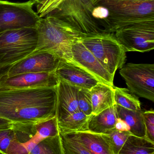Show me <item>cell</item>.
I'll list each match as a JSON object with an SVG mask.
<instances>
[{"label":"cell","instance_id":"cell-24","mask_svg":"<svg viewBox=\"0 0 154 154\" xmlns=\"http://www.w3.org/2000/svg\"><path fill=\"white\" fill-rule=\"evenodd\" d=\"M19 142L13 126L0 130L1 154H9Z\"/></svg>","mask_w":154,"mask_h":154},{"label":"cell","instance_id":"cell-30","mask_svg":"<svg viewBox=\"0 0 154 154\" xmlns=\"http://www.w3.org/2000/svg\"><path fill=\"white\" fill-rule=\"evenodd\" d=\"M110 12L109 10L106 7L102 5H96L92 11V16L93 19L98 23L104 30V23L108 18Z\"/></svg>","mask_w":154,"mask_h":154},{"label":"cell","instance_id":"cell-9","mask_svg":"<svg viewBox=\"0 0 154 154\" xmlns=\"http://www.w3.org/2000/svg\"><path fill=\"white\" fill-rule=\"evenodd\" d=\"M109 16L134 20L154 17V0H100Z\"/></svg>","mask_w":154,"mask_h":154},{"label":"cell","instance_id":"cell-33","mask_svg":"<svg viewBox=\"0 0 154 154\" xmlns=\"http://www.w3.org/2000/svg\"><path fill=\"white\" fill-rule=\"evenodd\" d=\"M11 66H0V78L7 73Z\"/></svg>","mask_w":154,"mask_h":154},{"label":"cell","instance_id":"cell-19","mask_svg":"<svg viewBox=\"0 0 154 154\" xmlns=\"http://www.w3.org/2000/svg\"><path fill=\"white\" fill-rule=\"evenodd\" d=\"M90 116L79 111L58 121L60 134H69L88 131V121Z\"/></svg>","mask_w":154,"mask_h":154},{"label":"cell","instance_id":"cell-12","mask_svg":"<svg viewBox=\"0 0 154 154\" xmlns=\"http://www.w3.org/2000/svg\"><path fill=\"white\" fill-rule=\"evenodd\" d=\"M70 61L80 66L99 82L114 86V77L101 65L80 40L72 45Z\"/></svg>","mask_w":154,"mask_h":154},{"label":"cell","instance_id":"cell-18","mask_svg":"<svg viewBox=\"0 0 154 154\" xmlns=\"http://www.w3.org/2000/svg\"><path fill=\"white\" fill-rule=\"evenodd\" d=\"M118 117L124 120L130 128L132 134L146 137V130L142 110H129L115 105Z\"/></svg>","mask_w":154,"mask_h":154},{"label":"cell","instance_id":"cell-4","mask_svg":"<svg viewBox=\"0 0 154 154\" xmlns=\"http://www.w3.org/2000/svg\"><path fill=\"white\" fill-rule=\"evenodd\" d=\"M80 41L113 76L117 70L125 65L126 52L114 33L86 35Z\"/></svg>","mask_w":154,"mask_h":154},{"label":"cell","instance_id":"cell-29","mask_svg":"<svg viewBox=\"0 0 154 154\" xmlns=\"http://www.w3.org/2000/svg\"><path fill=\"white\" fill-rule=\"evenodd\" d=\"M37 8V13L40 18L49 15L52 11L58 0H32Z\"/></svg>","mask_w":154,"mask_h":154},{"label":"cell","instance_id":"cell-17","mask_svg":"<svg viewBox=\"0 0 154 154\" xmlns=\"http://www.w3.org/2000/svg\"><path fill=\"white\" fill-rule=\"evenodd\" d=\"M114 87L99 82L90 90L92 114L97 115L115 105Z\"/></svg>","mask_w":154,"mask_h":154},{"label":"cell","instance_id":"cell-23","mask_svg":"<svg viewBox=\"0 0 154 154\" xmlns=\"http://www.w3.org/2000/svg\"><path fill=\"white\" fill-rule=\"evenodd\" d=\"M115 105L129 110H141V102L138 97L128 89L114 87Z\"/></svg>","mask_w":154,"mask_h":154},{"label":"cell","instance_id":"cell-3","mask_svg":"<svg viewBox=\"0 0 154 154\" xmlns=\"http://www.w3.org/2000/svg\"><path fill=\"white\" fill-rule=\"evenodd\" d=\"M38 33L35 28H24L0 32V66H12L36 49Z\"/></svg>","mask_w":154,"mask_h":154},{"label":"cell","instance_id":"cell-34","mask_svg":"<svg viewBox=\"0 0 154 154\" xmlns=\"http://www.w3.org/2000/svg\"><path fill=\"white\" fill-rule=\"evenodd\" d=\"M0 154H1V153H0Z\"/></svg>","mask_w":154,"mask_h":154},{"label":"cell","instance_id":"cell-31","mask_svg":"<svg viewBox=\"0 0 154 154\" xmlns=\"http://www.w3.org/2000/svg\"><path fill=\"white\" fill-rule=\"evenodd\" d=\"M115 128L116 130L121 132H130V128L129 126L124 120L119 118L117 119Z\"/></svg>","mask_w":154,"mask_h":154},{"label":"cell","instance_id":"cell-8","mask_svg":"<svg viewBox=\"0 0 154 154\" xmlns=\"http://www.w3.org/2000/svg\"><path fill=\"white\" fill-rule=\"evenodd\" d=\"M119 72L131 92L154 102L153 64L127 63Z\"/></svg>","mask_w":154,"mask_h":154},{"label":"cell","instance_id":"cell-1","mask_svg":"<svg viewBox=\"0 0 154 154\" xmlns=\"http://www.w3.org/2000/svg\"><path fill=\"white\" fill-rule=\"evenodd\" d=\"M57 89L0 90V117L13 124H34L56 116Z\"/></svg>","mask_w":154,"mask_h":154},{"label":"cell","instance_id":"cell-15","mask_svg":"<svg viewBox=\"0 0 154 154\" xmlns=\"http://www.w3.org/2000/svg\"><path fill=\"white\" fill-rule=\"evenodd\" d=\"M67 135L78 142L91 154H115L107 134L87 131Z\"/></svg>","mask_w":154,"mask_h":154},{"label":"cell","instance_id":"cell-22","mask_svg":"<svg viewBox=\"0 0 154 154\" xmlns=\"http://www.w3.org/2000/svg\"><path fill=\"white\" fill-rule=\"evenodd\" d=\"M28 154H65L60 134L42 140L30 149Z\"/></svg>","mask_w":154,"mask_h":154},{"label":"cell","instance_id":"cell-2","mask_svg":"<svg viewBox=\"0 0 154 154\" xmlns=\"http://www.w3.org/2000/svg\"><path fill=\"white\" fill-rule=\"evenodd\" d=\"M36 29L38 42L34 51H49L61 60H70L72 45L85 36L68 22L53 15L41 18Z\"/></svg>","mask_w":154,"mask_h":154},{"label":"cell","instance_id":"cell-14","mask_svg":"<svg viewBox=\"0 0 154 154\" xmlns=\"http://www.w3.org/2000/svg\"><path fill=\"white\" fill-rule=\"evenodd\" d=\"M79 88L63 81L60 80L57 87L56 116L58 121L80 111L77 100Z\"/></svg>","mask_w":154,"mask_h":154},{"label":"cell","instance_id":"cell-32","mask_svg":"<svg viewBox=\"0 0 154 154\" xmlns=\"http://www.w3.org/2000/svg\"><path fill=\"white\" fill-rule=\"evenodd\" d=\"M13 123L9 120L0 117V130L12 127Z\"/></svg>","mask_w":154,"mask_h":154},{"label":"cell","instance_id":"cell-7","mask_svg":"<svg viewBox=\"0 0 154 154\" xmlns=\"http://www.w3.org/2000/svg\"><path fill=\"white\" fill-rule=\"evenodd\" d=\"M114 35L126 52L151 51L154 48V19L126 25Z\"/></svg>","mask_w":154,"mask_h":154},{"label":"cell","instance_id":"cell-10","mask_svg":"<svg viewBox=\"0 0 154 154\" xmlns=\"http://www.w3.org/2000/svg\"><path fill=\"white\" fill-rule=\"evenodd\" d=\"M61 59L47 51H33L11 66L5 75L11 77L24 73H55Z\"/></svg>","mask_w":154,"mask_h":154},{"label":"cell","instance_id":"cell-26","mask_svg":"<svg viewBox=\"0 0 154 154\" xmlns=\"http://www.w3.org/2000/svg\"><path fill=\"white\" fill-rule=\"evenodd\" d=\"M65 154H91L78 142L68 135H61Z\"/></svg>","mask_w":154,"mask_h":154},{"label":"cell","instance_id":"cell-25","mask_svg":"<svg viewBox=\"0 0 154 154\" xmlns=\"http://www.w3.org/2000/svg\"><path fill=\"white\" fill-rule=\"evenodd\" d=\"M77 100L80 111L87 116H91L92 107L90 90L80 88L78 92Z\"/></svg>","mask_w":154,"mask_h":154},{"label":"cell","instance_id":"cell-16","mask_svg":"<svg viewBox=\"0 0 154 154\" xmlns=\"http://www.w3.org/2000/svg\"><path fill=\"white\" fill-rule=\"evenodd\" d=\"M118 118L115 105L97 115L92 114L88 121V131L98 134H107L115 129Z\"/></svg>","mask_w":154,"mask_h":154},{"label":"cell","instance_id":"cell-21","mask_svg":"<svg viewBox=\"0 0 154 154\" xmlns=\"http://www.w3.org/2000/svg\"><path fill=\"white\" fill-rule=\"evenodd\" d=\"M118 154H154V143L131 134Z\"/></svg>","mask_w":154,"mask_h":154},{"label":"cell","instance_id":"cell-28","mask_svg":"<svg viewBox=\"0 0 154 154\" xmlns=\"http://www.w3.org/2000/svg\"><path fill=\"white\" fill-rule=\"evenodd\" d=\"M146 130V138L154 143V111L153 109L143 111Z\"/></svg>","mask_w":154,"mask_h":154},{"label":"cell","instance_id":"cell-13","mask_svg":"<svg viewBox=\"0 0 154 154\" xmlns=\"http://www.w3.org/2000/svg\"><path fill=\"white\" fill-rule=\"evenodd\" d=\"M55 73L60 80L78 88L90 90L99 82L80 66L66 60H61Z\"/></svg>","mask_w":154,"mask_h":154},{"label":"cell","instance_id":"cell-20","mask_svg":"<svg viewBox=\"0 0 154 154\" xmlns=\"http://www.w3.org/2000/svg\"><path fill=\"white\" fill-rule=\"evenodd\" d=\"M33 136L30 143L31 147L48 137H53L59 134L57 116L32 125Z\"/></svg>","mask_w":154,"mask_h":154},{"label":"cell","instance_id":"cell-5","mask_svg":"<svg viewBox=\"0 0 154 154\" xmlns=\"http://www.w3.org/2000/svg\"><path fill=\"white\" fill-rule=\"evenodd\" d=\"M99 1L66 0L49 15L68 22L85 36L106 33L92 16L93 9Z\"/></svg>","mask_w":154,"mask_h":154},{"label":"cell","instance_id":"cell-6","mask_svg":"<svg viewBox=\"0 0 154 154\" xmlns=\"http://www.w3.org/2000/svg\"><path fill=\"white\" fill-rule=\"evenodd\" d=\"M32 0L12 2L0 0V32L24 28H35L41 18L33 9Z\"/></svg>","mask_w":154,"mask_h":154},{"label":"cell","instance_id":"cell-11","mask_svg":"<svg viewBox=\"0 0 154 154\" xmlns=\"http://www.w3.org/2000/svg\"><path fill=\"white\" fill-rule=\"evenodd\" d=\"M60 80L55 73H24L0 78V90L56 88Z\"/></svg>","mask_w":154,"mask_h":154},{"label":"cell","instance_id":"cell-27","mask_svg":"<svg viewBox=\"0 0 154 154\" xmlns=\"http://www.w3.org/2000/svg\"><path fill=\"white\" fill-rule=\"evenodd\" d=\"M109 137L115 154H118L128 137L132 134L129 132H121L115 128L107 134Z\"/></svg>","mask_w":154,"mask_h":154}]
</instances>
